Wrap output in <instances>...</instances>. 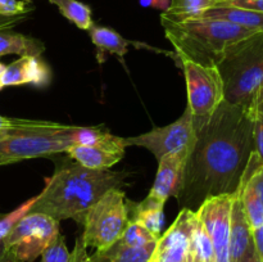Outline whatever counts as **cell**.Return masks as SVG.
<instances>
[{
    "mask_svg": "<svg viewBox=\"0 0 263 262\" xmlns=\"http://www.w3.org/2000/svg\"><path fill=\"white\" fill-rule=\"evenodd\" d=\"M51 81V69L40 57H21L5 67L0 80V90L8 86L33 85L45 87Z\"/></svg>",
    "mask_w": 263,
    "mask_h": 262,
    "instance_id": "13",
    "label": "cell"
},
{
    "mask_svg": "<svg viewBox=\"0 0 263 262\" xmlns=\"http://www.w3.org/2000/svg\"><path fill=\"white\" fill-rule=\"evenodd\" d=\"M163 207L164 204L152 199L148 195L145 199L139 203L130 202L131 221L140 223L157 238H161L162 228L164 223Z\"/></svg>",
    "mask_w": 263,
    "mask_h": 262,
    "instance_id": "18",
    "label": "cell"
},
{
    "mask_svg": "<svg viewBox=\"0 0 263 262\" xmlns=\"http://www.w3.org/2000/svg\"><path fill=\"white\" fill-rule=\"evenodd\" d=\"M249 180H251L252 185H253L254 190H256L263 207V166H259L256 171L252 172L251 176H249Z\"/></svg>",
    "mask_w": 263,
    "mask_h": 262,
    "instance_id": "32",
    "label": "cell"
},
{
    "mask_svg": "<svg viewBox=\"0 0 263 262\" xmlns=\"http://www.w3.org/2000/svg\"><path fill=\"white\" fill-rule=\"evenodd\" d=\"M130 221V202L125 192L121 188H112L82 216V240L86 248L107 249L121 238Z\"/></svg>",
    "mask_w": 263,
    "mask_h": 262,
    "instance_id": "6",
    "label": "cell"
},
{
    "mask_svg": "<svg viewBox=\"0 0 263 262\" xmlns=\"http://www.w3.org/2000/svg\"><path fill=\"white\" fill-rule=\"evenodd\" d=\"M195 140L175 194L181 208L197 211L205 199L234 194L254 152L248 105L223 100L210 116L195 117Z\"/></svg>",
    "mask_w": 263,
    "mask_h": 262,
    "instance_id": "1",
    "label": "cell"
},
{
    "mask_svg": "<svg viewBox=\"0 0 263 262\" xmlns=\"http://www.w3.org/2000/svg\"><path fill=\"white\" fill-rule=\"evenodd\" d=\"M190 151L192 149L167 154L159 159L158 171L153 186L148 194L149 198L164 204L171 195L175 197L179 190Z\"/></svg>",
    "mask_w": 263,
    "mask_h": 262,
    "instance_id": "12",
    "label": "cell"
},
{
    "mask_svg": "<svg viewBox=\"0 0 263 262\" xmlns=\"http://www.w3.org/2000/svg\"><path fill=\"white\" fill-rule=\"evenodd\" d=\"M253 246L252 229L244 213L240 193L234 194L230 216V239H229V261L240 262L244 254Z\"/></svg>",
    "mask_w": 263,
    "mask_h": 262,
    "instance_id": "14",
    "label": "cell"
},
{
    "mask_svg": "<svg viewBox=\"0 0 263 262\" xmlns=\"http://www.w3.org/2000/svg\"><path fill=\"white\" fill-rule=\"evenodd\" d=\"M0 262H21L10 253L9 251H5V253L3 256H0Z\"/></svg>",
    "mask_w": 263,
    "mask_h": 262,
    "instance_id": "37",
    "label": "cell"
},
{
    "mask_svg": "<svg viewBox=\"0 0 263 262\" xmlns=\"http://www.w3.org/2000/svg\"><path fill=\"white\" fill-rule=\"evenodd\" d=\"M128 174L110 170H91L77 162L55 170L46 179L31 212H40L59 221L72 218L81 222L82 216L112 188H121Z\"/></svg>",
    "mask_w": 263,
    "mask_h": 262,
    "instance_id": "2",
    "label": "cell"
},
{
    "mask_svg": "<svg viewBox=\"0 0 263 262\" xmlns=\"http://www.w3.org/2000/svg\"><path fill=\"white\" fill-rule=\"evenodd\" d=\"M158 239L159 238H157L156 235H153L148 229L141 226L140 223H136V222H133V221H130V223H128L127 228L125 229V231L122 233L121 238L118 239V241L126 244V246L143 247V246H146V244L157 243Z\"/></svg>",
    "mask_w": 263,
    "mask_h": 262,
    "instance_id": "26",
    "label": "cell"
},
{
    "mask_svg": "<svg viewBox=\"0 0 263 262\" xmlns=\"http://www.w3.org/2000/svg\"><path fill=\"white\" fill-rule=\"evenodd\" d=\"M9 21L0 23V57L15 54L20 57H40L45 50L43 41L32 36L10 30Z\"/></svg>",
    "mask_w": 263,
    "mask_h": 262,
    "instance_id": "15",
    "label": "cell"
},
{
    "mask_svg": "<svg viewBox=\"0 0 263 262\" xmlns=\"http://www.w3.org/2000/svg\"><path fill=\"white\" fill-rule=\"evenodd\" d=\"M73 144L85 146H100V148L120 152H125L126 149L123 138L113 135L103 125L89 126V127L77 126L73 135Z\"/></svg>",
    "mask_w": 263,
    "mask_h": 262,
    "instance_id": "19",
    "label": "cell"
},
{
    "mask_svg": "<svg viewBox=\"0 0 263 262\" xmlns=\"http://www.w3.org/2000/svg\"><path fill=\"white\" fill-rule=\"evenodd\" d=\"M5 64H3L2 62H0V80H2V76H3V73H4V71H5Z\"/></svg>",
    "mask_w": 263,
    "mask_h": 262,
    "instance_id": "39",
    "label": "cell"
},
{
    "mask_svg": "<svg viewBox=\"0 0 263 262\" xmlns=\"http://www.w3.org/2000/svg\"><path fill=\"white\" fill-rule=\"evenodd\" d=\"M5 251H7V248H5L4 241H0V256H3L5 253Z\"/></svg>",
    "mask_w": 263,
    "mask_h": 262,
    "instance_id": "38",
    "label": "cell"
},
{
    "mask_svg": "<svg viewBox=\"0 0 263 262\" xmlns=\"http://www.w3.org/2000/svg\"><path fill=\"white\" fill-rule=\"evenodd\" d=\"M139 4L143 8H156V9L167 12L170 8L171 0H139Z\"/></svg>",
    "mask_w": 263,
    "mask_h": 262,
    "instance_id": "34",
    "label": "cell"
},
{
    "mask_svg": "<svg viewBox=\"0 0 263 262\" xmlns=\"http://www.w3.org/2000/svg\"><path fill=\"white\" fill-rule=\"evenodd\" d=\"M33 10L32 0H0V17L15 18Z\"/></svg>",
    "mask_w": 263,
    "mask_h": 262,
    "instance_id": "29",
    "label": "cell"
},
{
    "mask_svg": "<svg viewBox=\"0 0 263 262\" xmlns=\"http://www.w3.org/2000/svg\"><path fill=\"white\" fill-rule=\"evenodd\" d=\"M71 262H92L81 235L77 236L74 241V247L71 252Z\"/></svg>",
    "mask_w": 263,
    "mask_h": 262,
    "instance_id": "31",
    "label": "cell"
},
{
    "mask_svg": "<svg viewBox=\"0 0 263 262\" xmlns=\"http://www.w3.org/2000/svg\"><path fill=\"white\" fill-rule=\"evenodd\" d=\"M37 200V195L30 198L28 200H26L25 203L20 205V207L15 208L12 212L7 213L5 216L0 217V241H3L5 239V236L9 234V231L12 230L13 226L21 220L25 215H27L31 210H32L33 204Z\"/></svg>",
    "mask_w": 263,
    "mask_h": 262,
    "instance_id": "27",
    "label": "cell"
},
{
    "mask_svg": "<svg viewBox=\"0 0 263 262\" xmlns=\"http://www.w3.org/2000/svg\"><path fill=\"white\" fill-rule=\"evenodd\" d=\"M77 126L44 120L12 118L0 141V166L66 152L73 144Z\"/></svg>",
    "mask_w": 263,
    "mask_h": 262,
    "instance_id": "4",
    "label": "cell"
},
{
    "mask_svg": "<svg viewBox=\"0 0 263 262\" xmlns=\"http://www.w3.org/2000/svg\"><path fill=\"white\" fill-rule=\"evenodd\" d=\"M220 5V0H171L167 15L176 20H186L202 15L207 10Z\"/></svg>",
    "mask_w": 263,
    "mask_h": 262,
    "instance_id": "24",
    "label": "cell"
},
{
    "mask_svg": "<svg viewBox=\"0 0 263 262\" xmlns=\"http://www.w3.org/2000/svg\"><path fill=\"white\" fill-rule=\"evenodd\" d=\"M90 39L92 44L98 48L99 51H107L109 54H115L120 61L123 62V57L128 51V46L133 45V41L127 40L123 36H121L117 31L110 27H104V26L94 25L89 30Z\"/></svg>",
    "mask_w": 263,
    "mask_h": 262,
    "instance_id": "21",
    "label": "cell"
},
{
    "mask_svg": "<svg viewBox=\"0 0 263 262\" xmlns=\"http://www.w3.org/2000/svg\"><path fill=\"white\" fill-rule=\"evenodd\" d=\"M66 153L77 163L91 170H110V167L117 164L125 156V152L76 144L68 146Z\"/></svg>",
    "mask_w": 263,
    "mask_h": 262,
    "instance_id": "16",
    "label": "cell"
},
{
    "mask_svg": "<svg viewBox=\"0 0 263 262\" xmlns=\"http://www.w3.org/2000/svg\"><path fill=\"white\" fill-rule=\"evenodd\" d=\"M59 235V222L40 212H28L9 231L5 248L18 261L33 262Z\"/></svg>",
    "mask_w": 263,
    "mask_h": 262,
    "instance_id": "7",
    "label": "cell"
},
{
    "mask_svg": "<svg viewBox=\"0 0 263 262\" xmlns=\"http://www.w3.org/2000/svg\"><path fill=\"white\" fill-rule=\"evenodd\" d=\"M161 23L177 61L208 67H217L234 45L259 32L228 21L205 17L176 20L166 13L161 14Z\"/></svg>",
    "mask_w": 263,
    "mask_h": 262,
    "instance_id": "3",
    "label": "cell"
},
{
    "mask_svg": "<svg viewBox=\"0 0 263 262\" xmlns=\"http://www.w3.org/2000/svg\"><path fill=\"white\" fill-rule=\"evenodd\" d=\"M10 121H12L10 117H4V116L0 115V141L7 136L8 131H9Z\"/></svg>",
    "mask_w": 263,
    "mask_h": 262,
    "instance_id": "35",
    "label": "cell"
},
{
    "mask_svg": "<svg viewBox=\"0 0 263 262\" xmlns=\"http://www.w3.org/2000/svg\"><path fill=\"white\" fill-rule=\"evenodd\" d=\"M41 262H71V252L67 248L64 236L59 234L41 254Z\"/></svg>",
    "mask_w": 263,
    "mask_h": 262,
    "instance_id": "28",
    "label": "cell"
},
{
    "mask_svg": "<svg viewBox=\"0 0 263 262\" xmlns=\"http://www.w3.org/2000/svg\"><path fill=\"white\" fill-rule=\"evenodd\" d=\"M187 262H215V249L204 226L197 216L190 235Z\"/></svg>",
    "mask_w": 263,
    "mask_h": 262,
    "instance_id": "22",
    "label": "cell"
},
{
    "mask_svg": "<svg viewBox=\"0 0 263 262\" xmlns=\"http://www.w3.org/2000/svg\"><path fill=\"white\" fill-rule=\"evenodd\" d=\"M252 239L256 253L258 254L259 259L263 262V225L259 228L252 229Z\"/></svg>",
    "mask_w": 263,
    "mask_h": 262,
    "instance_id": "33",
    "label": "cell"
},
{
    "mask_svg": "<svg viewBox=\"0 0 263 262\" xmlns=\"http://www.w3.org/2000/svg\"><path fill=\"white\" fill-rule=\"evenodd\" d=\"M195 221V211L181 208L174 223L157 241L152 259L154 262H187L190 235Z\"/></svg>",
    "mask_w": 263,
    "mask_h": 262,
    "instance_id": "11",
    "label": "cell"
},
{
    "mask_svg": "<svg viewBox=\"0 0 263 262\" xmlns=\"http://www.w3.org/2000/svg\"><path fill=\"white\" fill-rule=\"evenodd\" d=\"M199 17L228 21V22L235 23V25L241 26V27L263 31V13L243 9V8L216 7L204 12Z\"/></svg>",
    "mask_w": 263,
    "mask_h": 262,
    "instance_id": "20",
    "label": "cell"
},
{
    "mask_svg": "<svg viewBox=\"0 0 263 262\" xmlns=\"http://www.w3.org/2000/svg\"><path fill=\"white\" fill-rule=\"evenodd\" d=\"M218 7H236L263 13V0H220Z\"/></svg>",
    "mask_w": 263,
    "mask_h": 262,
    "instance_id": "30",
    "label": "cell"
},
{
    "mask_svg": "<svg viewBox=\"0 0 263 262\" xmlns=\"http://www.w3.org/2000/svg\"><path fill=\"white\" fill-rule=\"evenodd\" d=\"M157 243L143 247H131L116 241L103 251H97L90 256L92 262H149Z\"/></svg>",
    "mask_w": 263,
    "mask_h": 262,
    "instance_id": "17",
    "label": "cell"
},
{
    "mask_svg": "<svg viewBox=\"0 0 263 262\" xmlns=\"http://www.w3.org/2000/svg\"><path fill=\"white\" fill-rule=\"evenodd\" d=\"M194 140V116L187 107L181 117L170 125L163 127H153L148 133L133 138H123L126 146H143L156 157L157 161L167 154L189 151L192 149Z\"/></svg>",
    "mask_w": 263,
    "mask_h": 262,
    "instance_id": "9",
    "label": "cell"
},
{
    "mask_svg": "<svg viewBox=\"0 0 263 262\" xmlns=\"http://www.w3.org/2000/svg\"><path fill=\"white\" fill-rule=\"evenodd\" d=\"M55 5L64 18L73 23L80 30L89 31L94 25L91 8L79 0H49Z\"/></svg>",
    "mask_w": 263,
    "mask_h": 262,
    "instance_id": "23",
    "label": "cell"
},
{
    "mask_svg": "<svg viewBox=\"0 0 263 262\" xmlns=\"http://www.w3.org/2000/svg\"><path fill=\"white\" fill-rule=\"evenodd\" d=\"M225 86V100L248 105L263 86V31L240 41L217 66Z\"/></svg>",
    "mask_w": 263,
    "mask_h": 262,
    "instance_id": "5",
    "label": "cell"
},
{
    "mask_svg": "<svg viewBox=\"0 0 263 262\" xmlns=\"http://www.w3.org/2000/svg\"><path fill=\"white\" fill-rule=\"evenodd\" d=\"M240 262H262L261 259H259L258 254L256 253V249H254V246H252L251 248L248 249V252H247L246 254H244L243 258L240 259Z\"/></svg>",
    "mask_w": 263,
    "mask_h": 262,
    "instance_id": "36",
    "label": "cell"
},
{
    "mask_svg": "<svg viewBox=\"0 0 263 262\" xmlns=\"http://www.w3.org/2000/svg\"><path fill=\"white\" fill-rule=\"evenodd\" d=\"M179 62L186 81V107L195 117L212 115L225 100V86L218 68L192 61Z\"/></svg>",
    "mask_w": 263,
    "mask_h": 262,
    "instance_id": "8",
    "label": "cell"
},
{
    "mask_svg": "<svg viewBox=\"0 0 263 262\" xmlns=\"http://www.w3.org/2000/svg\"><path fill=\"white\" fill-rule=\"evenodd\" d=\"M234 194L208 198L195 211L198 218L212 240L213 249H215V262H230L229 239H230V216Z\"/></svg>",
    "mask_w": 263,
    "mask_h": 262,
    "instance_id": "10",
    "label": "cell"
},
{
    "mask_svg": "<svg viewBox=\"0 0 263 262\" xmlns=\"http://www.w3.org/2000/svg\"><path fill=\"white\" fill-rule=\"evenodd\" d=\"M149 262H154V261H153V259H152V257H151V259H149Z\"/></svg>",
    "mask_w": 263,
    "mask_h": 262,
    "instance_id": "40",
    "label": "cell"
},
{
    "mask_svg": "<svg viewBox=\"0 0 263 262\" xmlns=\"http://www.w3.org/2000/svg\"><path fill=\"white\" fill-rule=\"evenodd\" d=\"M248 110L253 123L254 152L263 164V86L254 94L248 104Z\"/></svg>",
    "mask_w": 263,
    "mask_h": 262,
    "instance_id": "25",
    "label": "cell"
}]
</instances>
